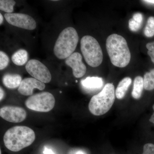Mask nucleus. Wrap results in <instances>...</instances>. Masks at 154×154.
I'll list each match as a JSON object with an SVG mask.
<instances>
[{
	"label": "nucleus",
	"instance_id": "obj_1",
	"mask_svg": "<svg viewBox=\"0 0 154 154\" xmlns=\"http://www.w3.org/2000/svg\"><path fill=\"white\" fill-rule=\"evenodd\" d=\"M106 49L111 63L114 66L124 68L128 65L131 54L125 38L117 34L108 36L106 40Z\"/></svg>",
	"mask_w": 154,
	"mask_h": 154
},
{
	"label": "nucleus",
	"instance_id": "obj_2",
	"mask_svg": "<svg viewBox=\"0 0 154 154\" xmlns=\"http://www.w3.org/2000/svg\"><path fill=\"white\" fill-rule=\"evenodd\" d=\"M36 138L35 132L25 126H16L7 130L4 137L6 148L11 151L19 152L33 143Z\"/></svg>",
	"mask_w": 154,
	"mask_h": 154
},
{
	"label": "nucleus",
	"instance_id": "obj_3",
	"mask_svg": "<svg viewBox=\"0 0 154 154\" xmlns=\"http://www.w3.org/2000/svg\"><path fill=\"white\" fill-rule=\"evenodd\" d=\"M76 30L72 27L65 28L61 32L56 41L54 53L59 59H66L74 53L79 42Z\"/></svg>",
	"mask_w": 154,
	"mask_h": 154
},
{
	"label": "nucleus",
	"instance_id": "obj_4",
	"mask_svg": "<svg viewBox=\"0 0 154 154\" xmlns=\"http://www.w3.org/2000/svg\"><path fill=\"white\" fill-rule=\"evenodd\" d=\"M115 92L113 84L107 83L99 94L91 98L88 108L93 115L99 116L107 113L113 106Z\"/></svg>",
	"mask_w": 154,
	"mask_h": 154
},
{
	"label": "nucleus",
	"instance_id": "obj_5",
	"mask_svg": "<svg viewBox=\"0 0 154 154\" xmlns=\"http://www.w3.org/2000/svg\"><path fill=\"white\" fill-rule=\"evenodd\" d=\"M81 50L86 63L92 67H97L102 63V49L96 38L91 36H83L81 40Z\"/></svg>",
	"mask_w": 154,
	"mask_h": 154
},
{
	"label": "nucleus",
	"instance_id": "obj_6",
	"mask_svg": "<svg viewBox=\"0 0 154 154\" xmlns=\"http://www.w3.org/2000/svg\"><path fill=\"white\" fill-rule=\"evenodd\" d=\"M55 99L52 94L41 92L29 97L25 101V106L28 109L40 112H48L54 107Z\"/></svg>",
	"mask_w": 154,
	"mask_h": 154
},
{
	"label": "nucleus",
	"instance_id": "obj_7",
	"mask_svg": "<svg viewBox=\"0 0 154 154\" xmlns=\"http://www.w3.org/2000/svg\"><path fill=\"white\" fill-rule=\"evenodd\" d=\"M25 69L31 76L42 82L47 84L51 81V74L49 69L39 60H30L26 64Z\"/></svg>",
	"mask_w": 154,
	"mask_h": 154
},
{
	"label": "nucleus",
	"instance_id": "obj_8",
	"mask_svg": "<svg viewBox=\"0 0 154 154\" xmlns=\"http://www.w3.org/2000/svg\"><path fill=\"white\" fill-rule=\"evenodd\" d=\"M5 17L9 24L15 27L28 30H33L36 28V21L27 14L21 13L6 14Z\"/></svg>",
	"mask_w": 154,
	"mask_h": 154
},
{
	"label": "nucleus",
	"instance_id": "obj_9",
	"mask_svg": "<svg viewBox=\"0 0 154 154\" xmlns=\"http://www.w3.org/2000/svg\"><path fill=\"white\" fill-rule=\"evenodd\" d=\"M0 116L9 122L19 123L25 120L27 117V113L22 107L5 106L0 109Z\"/></svg>",
	"mask_w": 154,
	"mask_h": 154
},
{
	"label": "nucleus",
	"instance_id": "obj_10",
	"mask_svg": "<svg viewBox=\"0 0 154 154\" xmlns=\"http://www.w3.org/2000/svg\"><path fill=\"white\" fill-rule=\"evenodd\" d=\"M65 63L71 68L75 77L80 78L85 74L87 67L82 61V57L79 52H74L66 59Z\"/></svg>",
	"mask_w": 154,
	"mask_h": 154
},
{
	"label": "nucleus",
	"instance_id": "obj_11",
	"mask_svg": "<svg viewBox=\"0 0 154 154\" xmlns=\"http://www.w3.org/2000/svg\"><path fill=\"white\" fill-rule=\"evenodd\" d=\"M45 88V83L33 78H28L22 80L21 85L18 88V91L23 96H32L34 89L42 91H43Z\"/></svg>",
	"mask_w": 154,
	"mask_h": 154
},
{
	"label": "nucleus",
	"instance_id": "obj_12",
	"mask_svg": "<svg viewBox=\"0 0 154 154\" xmlns=\"http://www.w3.org/2000/svg\"><path fill=\"white\" fill-rule=\"evenodd\" d=\"M81 85L84 89L88 91L99 90L103 87L104 82L102 78L98 77H88L81 82Z\"/></svg>",
	"mask_w": 154,
	"mask_h": 154
},
{
	"label": "nucleus",
	"instance_id": "obj_13",
	"mask_svg": "<svg viewBox=\"0 0 154 154\" xmlns=\"http://www.w3.org/2000/svg\"><path fill=\"white\" fill-rule=\"evenodd\" d=\"M22 81L21 76L17 74H6L2 78L3 85L9 89H14L19 88Z\"/></svg>",
	"mask_w": 154,
	"mask_h": 154
},
{
	"label": "nucleus",
	"instance_id": "obj_14",
	"mask_svg": "<svg viewBox=\"0 0 154 154\" xmlns=\"http://www.w3.org/2000/svg\"><path fill=\"white\" fill-rule=\"evenodd\" d=\"M131 82L132 80L130 77H125L119 82L115 91L116 98L121 99L124 98Z\"/></svg>",
	"mask_w": 154,
	"mask_h": 154
},
{
	"label": "nucleus",
	"instance_id": "obj_15",
	"mask_svg": "<svg viewBox=\"0 0 154 154\" xmlns=\"http://www.w3.org/2000/svg\"><path fill=\"white\" fill-rule=\"evenodd\" d=\"M12 60L15 65L19 66L25 65L28 61V53L25 49H21L14 53L12 56Z\"/></svg>",
	"mask_w": 154,
	"mask_h": 154
},
{
	"label": "nucleus",
	"instance_id": "obj_16",
	"mask_svg": "<svg viewBox=\"0 0 154 154\" xmlns=\"http://www.w3.org/2000/svg\"><path fill=\"white\" fill-rule=\"evenodd\" d=\"M143 88V78L140 76H137L134 81L133 88L131 93L133 98L139 99L142 96Z\"/></svg>",
	"mask_w": 154,
	"mask_h": 154
},
{
	"label": "nucleus",
	"instance_id": "obj_17",
	"mask_svg": "<svg viewBox=\"0 0 154 154\" xmlns=\"http://www.w3.org/2000/svg\"><path fill=\"white\" fill-rule=\"evenodd\" d=\"M143 22V16L140 13L134 14L132 19L128 22V27L130 30L133 32H137L140 30Z\"/></svg>",
	"mask_w": 154,
	"mask_h": 154
},
{
	"label": "nucleus",
	"instance_id": "obj_18",
	"mask_svg": "<svg viewBox=\"0 0 154 154\" xmlns=\"http://www.w3.org/2000/svg\"><path fill=\"white\" fill-rule=\"evenodd\" d=\"M144 88L147 91L154 89V69L145 74L143 77Z\"/></svg>",
	"mask_w": 154,
	"mask_h": 154
},
{
	"label": "nucleus",
	"instance_id": "obj_19",
	"mask_svg": "<svg viewBox=\"0 0 154 154\" xmlns=\"http://www.w3.org/2000/svg\"><path fill=\"white\" fill-rule=\"evenodd\" d=\"M16 4V2L14 0H1L0 10L7 14H12L14 12V7Z\"/></svg>",
	"mask_w": 154,
	"mask_h": 154
},
{
	"label": "nucleus",
	"instance_id": "obj_20",
	"mask_svg": "<svg viewBox=\"0 0 154 154\" xmlns=\"http://www.w3.org/2000/svg\"><path fill=\"white\" fill-rule=\"evenodd\" d=\"M144 33L147 37H152L154 36V17H150L148 19Z\"/></svg>",
	"mask_w": 154,
	"mask_h": 154
},
{
	"label": "nucleus",
	"instance_id": "obj_21",
	"mask_svg": "<svg viewBox=\"0 0 154 154\" xmlns=\"http://www.w3.org/2000/svg\"><path fill=\"white\" fill-rule=\"evenodd\" d=\"M10 59L8 55L4 51H0V70H2L9 65Z\"/></svg>",
	"mask_w": 154,
	"mask_h": 154
},
{
	"label": "nucleus",
	"instance_id": "obj_22",
	"mask_svg": "<svg viewBox=\"0 0 154 154\" xmlns=\"http://www.w3.org/2000/svg\"><path fill=\"white\" fill-rule=\"evenodd\" d=\"M146 47L148 50V54L150 57L152 61L154 64V41L147 43L146 45Z\"/></svg>",
	"mask_w": 154,
	"mask_h": 154
},
{
	"label": "nucleus",
	"instance_id": "obj_23",
	"mask_svg": "<svg viewBox=\"0 0 154 154\" xmlns=\"http://www.w3.org/2000/svg\"><path fill=\"white\" fill-rule=\"evenodd\" d=\"M142 154H154L153 144L148 143L145 144L143 146V152Z\"/></svg>",
	"mask_w": 154,
	"mask_h": 154
},
{
	"label": "nucleus",
	"instance_id": "obj_24",
	"mask_svg": "<svg viewBox=\"0 0 154 154\" xmlns=\"http://www.w3.org/2000/svg\"><path fill=\"white\" fill-rule=\"evenodd\" d=\"M43 152L44 154H55L51 149L48 148L46 147H44Z\"/></svg>",
	"mask_w": 154,
	"mask_h": 154
},
{
	"label": "nucleus",
	"instance_id": "obj_25",
	"mask_svg": "<svg viewBox=\"0 0 154 154\" xmlns=\"http://www.w3.org/2000/svg\"><path fill=\"white\" fill-rule=\"evenodd\" d=\"M5 93L3 88L1 87L0 88V100L1 101H2L5 98Z\"/></svg>",
	"mask_w": 154,
	"mask_h": 154
},
{
	"label": "nucleus",
	"instance_id": "obj_26",
	"mask_svg": "<svg viewBox=\"0 0 154 154\" xmlns=\"http://www.w3.org/2000/svg\"><path fill=\"white\" fill-rule=\"evenodd\" d=\"M152 107L153 110L154 111V104L153 105ZM149 121L150 122H152V123L154 124V112L152 115L151 116L150 118L149 119Z\"/></svg>",
	"mask_w": 154,
	"mask_h": 154
},
{
	"label": "nucleus",
	"instance_id": "obj_27",
	"mask_svg": "<svg viewBox=\"0 0 154 154\" xmlns=\"http://www.w3.org/2000/svg\"><path fill=\"white\" fill-rule=\"evenodd\" d=\"M143 2L146 3H148V4H154V0H146V1H143Z\"/></svg>",
	"mask_w": 154,
	"mask_h": 154
},
{
	"label": "nucleus",
	"instance_id": "obj_28",
	"mask_svg": "<svg viewBox=\"0 0 154 154\" xmlns=\"http://www.w3.org/2000/svg\"><path fill=\"white\" fill-rule=\"evenodd\" d=\"M3 22H4V18L2 14H0V25H2Z\"/></svg>",
	"mask_w": 154,
	"mask_h": 154
},
{
	"label": "nucleus",
	"instance_id": "obj_29",
	"mask_svg": "<svg viewBox=\"0 0 154 154\" xmlns=\"http://www.w3.org/2000/svg\"><path fill=\"white\" fill-rule=\"evenodd\" d=\"M75 154H85L84 152L82 151H78V152L76 153Z\"/></svg>",
	"mask_w": 154,
	"mask_h": 154
},
{
	"label": "nucleus",
	"instance_id": "obj_30",
	"mask_svg": "<svg viewBox=\"0 0 154 154\" xmlns=\"http://www.w3.org/2000/svg\"><path fill=\"white\" fill-rule=\"evenodd\" d=\"M0 154H2V151L0 150Z\"/></svg>",
	"mask_w": 154,
	"mask_h": 154
}]
</instances>
